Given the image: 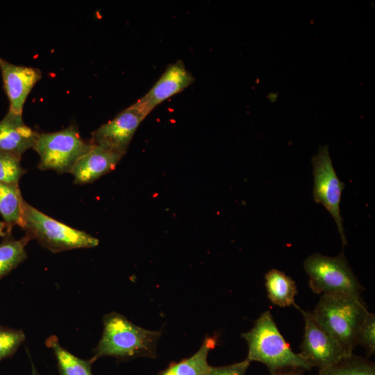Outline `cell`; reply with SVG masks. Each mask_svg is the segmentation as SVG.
I'll return each instance as SVG.
<instances>
[{
  "label": "cell",
  "instance_id": "obj_1",
  "mask_svg": "<svg viewBox=\"0 0 375 375\" xmlns=\"http://www.w3.org/2000/svg\"><path fill=\"white\" fill-rule=\"evenodd\" d=\"M103 323L101 338L90 358L93 362L103 356L122 360L156 357V347L161 335L160 331L138 326L116 312L106 315Z\"/></svg>",
  "mask_w": 375,
  "mask_h": 375
},
{
  "label": "cell",
  "instance_id": "obj_2",
  "mask_svg": "<svg viewBox=\"0 0 375 375\" xmlns=\"http://www.w3.org/2000/svg\"><path fill=\"white\" fill-rule=\"evenodd\" d=\"M368 312L360 296L335 294L322 295L312 315L349 356L358 345L359 330Z\"/></svg>",
  "mask_w": 375,
  "mask_h": 375
},
{
  "label": "cell",
  "instance_id": "obj_3",
  "mask_svg": "<svg viewBox=\"0 0 375 375\" xmlns=\"http://www.w3.org/2000/svg\"><path fill=\"white\" fill-rule=\"evenodd\" d=\"M241 336L248 345L247 360L263 363L270 374L285 369H310L312 367L294 353L278 331L269 310L265 311L253 328Z\"/></svg>",
  "mask_w": 375,
  "mask_h": 375
},
{
  "label": "cell",
  "instance_id": "obj_4",
  "mask_svg": "<svg viewBox=\"0 0 375 375\" xmlns=\"http://www.w3.org/2000/svg\"><path fill=\"white\" fill-rule=\"evenodd\" d=\"M19 226L26 231V237L36 239L52 252H60L79 248H92L99 240L88 233L62 224L40 212L23 201Z\"/></svg>",
  "mask_w": 375,
  "mask_h": 375
},
{
  "label": "cell",
  "instance_id": "obj_5",
  "mask_svg": "<svg viewBox=\"0 0 375 375\" xmlns=\"http://www.w3.org/2000/svg\"><path fill=\"white\" fill-rule=\"evenodd\" d=\"M309 285L315 294L360 296L363 288L342 252L335 257L314 253L303 262Z\"/></svg>",
  "mask_w": 375,
  "mask_h": 375
},
{
  "label": "cell",
  "instance_id": "obj_6",
  "mask_svg": "<svg viewBox=\"0 0 375 375\" xmlns=\"http://www.w3.org/2000/svg\"><path fill=\"white\" fill-rule=\"evenodd\" d=\"M76 126L53 133H39L33 147L39 156L40 170H54L59 174L70 172L78 160L91 148Z\"/></svg>",
  "mask_w": 375,
  "mask_h": 375
},
{
  "label": "cell",
  "instance_id": "obj_7",
  "mask_svg": "<svg viewBox=\"0 0 375 375\" xmlns=\"http://www.w3.org/2000/svg\"><path fill=\"white\" fill-rule=\"evenodd\" d=\"M314 176L313 199L321 203L335 222L343 246L347 244L340 215L341 194L344 184L341 182L333 168L328 146L319 147L317 153L312 158Z\"/></svg>",
  "mask_w": 375,
  "mask_h": 375
},
{
  "label": "cell",
  "instance_id": "obj_8",
  "mask_svg": "<svg viewBox=\"0 0 375 375\" xmlns=\"http://www.w3.org/2000/svg\"><path fill=\"white\" fill-rule=\"evenodd\" d=\"M295 306L302 313L305 322L299 354L312 367L322 369L348 356L338 342L317 323L312 312Z\"/></svg>",
  "mask_w": 375,
  "mask_h": 375
},
{
  "label": "cell",
  "instance_id": "obj_9",
  "mask_svg": "<svg viewBox=\"0 0 375 375\" xmlns=\"http://www.w3.org/2000/svg\"><path fill=\"white\" fill-rule=\"evenodd\" d=\"M147 116L133 103L92 132L90 142L124 156L137 128Z\"/></svg>",
  "mask_w": 375,
  "mask_h": 375
},
{
  "label": "cell",
  "instance_id": "obj_10",
  "mask_svg": "<svg viewBox=\"0 0 375 375\" xmlns=\"http://www.w3.org/2000/svg\"><path fill=\"white\" fill-rule=\"evenodd\" d=\"M3 90L8 99L10 111L22 115L26 98L42 78V72L35 67L16 65L0 58Z\"/></svg>",
  "mask_w": 375,
  "mask_h": 375
},
{
  "label": "cell",
  "instance_id": "obj_11",
  "mask_svg": "<svg viewBox=\"0 0 375 375\" xmlns=\"http://www.w3.org/2000/svg\"><path fill=\"white\" fill-rule=\"evenodd\" d=\"M194 81L193 75L181 60L167 66L150 90L135 104L148 115L158 104L182 92Z\"/></svg>",
  "mask_w": 375,
  "mask_h": 375
},
{
  "label": "cell",
  "instance_id": "obj_12",
  "mask_svg": "<svg viewBox=\"0 0 375 375\" xmlns=\"http://www.w3.org/2000/svg\"><path fill=\"white\" fill-rule=\"evenodd\" d=\"M123 156L115 151L92 144L71 171L74 183L82 185L94 182L113 170Z\"/></svg>",
  "mask_w": 375,
  "mask_h": 375
},
{
  "label": "cell",
  "instance_id": "obj_13",
  "mask_svg": "<svg viewBox=\"0 0 375 375\" xmlns=\"http://www.w3.org/2000/svg\"><path fill=\"white\" fill-rule=\"evenodd\" d=\"M39 133L26 125L22 115L10 110L0 121V150L18 156L33 149Z\"/></svg>",
  "mask_w": 375,
  "mask_h": 375
},
{
  "label": "cell",
  "instance_id": "obj_14",
  "mask_svg": "<svg viewBox=\"0 0 375 375\" xmlns=\"http://www.w3.org/2000/svg\"><path fill=\"white\" fill-rule=\"evenodd\" d=\"M216 335L207 336L199 349L192 356L179 362H172L157 375H208L212 367L208 362V355L217 344Z\"/></svg>",
  "mask_w": 375,
  "mask_h": 375
},
{
  "label": "cell",
  "instance_id": "obj_15",
  "mask_svg": "<svg viewBox=\"0 0 375 375\" xmlns=\"http://www.w3.org/2000/svg\"><path fill=\"white\" fill-rule=\"evenodd\" d=\"M265 278L267 297L273 304L280 307L296 305L297 285L290 276L280 270L272 269Z\"/></svg>",
  "mask_w": 375,
  "mask_h": 375
},
{
  "label": "cell",
  "instance_id": "obj_16",
  "mask_svg": "<svg viewBox=\"0 0 375 375\" xmlns=\"http://www.w3.org/2000/svg\"><path fill=\"white\" fill-rule=\"evenodd\" d=\"M46 344L52 349L56 356L60 375H92L93 362L83 360L71 353L63 348L55 335L47 338Z\"/></svg>",
  "mask_w": 375,
  "mask_h": 375
},
{
  "label": "cell",
  "instance_id": "obj_17",
  "mask_svg": "<svg viewBox=\"0 0 375 375\" xmlns=\"http://www.w3.org/2000/svg\"><path fill=\"white\" fill-rule=\"evenodd\" d=\"M24 200L19 184L0 182V214L10 231L20 225Z\"/></svg>",
  "mask_w": 375,
  "mask_h": 375
},
{
  "label": "cell",
  "instance_id": "obj_18",
  "mask_svg": "<svg viewBox=\"0 0 375 375\" xmlns=\"http://www.w3.org/2000/svg\"><path fill=\"white\" fill-rule=\"evenodd\" d=\"M318 375H375V365L366 358L352 353L319 369Z\"/></svg>",
  "mask_w": 375,
  "mask_h": 375
},
{
  "label": "cell",
  "instance_id": "obj_19",
  "mask_svg": "<svg viewBox=\"0 0 375 375\" xmlns=\"http://www.w3.org/2000/svg\"><path fill=\"white\" fill-rule=\"evenodd\" d=\"M0 244V278L8 274L26 258L25 246L30 240L26 236L14 240L10 234Z\"/></svg>",
  "mask_w": 375,
  "mask_h": 375
},
{
  "label": "cell",
  "instance_id": "obj_20",
  "mask_svg": "<svg viewBox=\"0 0 375 375\" xmlns=\"http://www.w3.org/2000/svg\"><path fill=\"white\" fill-rule=\"evenodd\" d=\"M20 156L0 150V182L19 184L25 173Z\"/></svg>",
  "mask_w": 375,
  "mask_h": 375
},
{
  "label": "cell",
  "instance_id": "obj_21",
  "mask_svg": "<svg viewBox=\"0 0 375 375\" xmlns=\"http://www.w3.org/2000/svg\"><path fill=\"white\" fill-rule=\"evenodd\" d=\"M24 340L25 335L22 331L1 326L0 361L12 355Z\"/></svg>",
  "mask_w": 375,
  "mask_h": 375
},
{
  "label": "cell",
  "instance_id": "obj_22",
  "mask_svg": "<svg viewBox=\"0 0 375 375\" xmlns=\"http://www.w3.org/2000/svg\"><path fill=\"white\" fill-rule=\"evenodd\" d=\"M375 315L368 312L359 330L358 344L365 350L367 357L375 351Z\"/></svg>",
  "mask_w": 375,
  "mask_h": 375
},
{
  "label": "cell",
  "instance_id": "obj_23",
  "mask_svg": "<svg viewBox=\"0 0 375 375\" xmlns=\"http://www.w3.org/2000/svg\"><path fill=\"white\" fill-rule=\"evenodd\" d=\"M250 365L247 359L232 365L212 367L208 375H245Z\"/></svg>",
  "mask_w": 375,
  "mask_h": 375
},
{
  "label": "cell",
  "instance_id": "obj_24",
  "mask_svg": "<svg viewBox=\"0 0 375 375\" xmlns=\"http://www.w3.org/2000/svg\"><path fill=\"white\" fill-rule=\"evenodd\" d=\"M10 233L6 224L4 222H0V236H6Z\"/></svg>",
  "mask_w": 375,
  "mask_h": 375
},
{
  "label": "cell",
  "instance_id": "obj_25",
  "mask_svg": "<svg viewBox=\"0 0 375 375\" xmlns=\"http://www.w3.org/2000/svg\"><path fill=\"white\" fill-rule=\"evenodd\" d=\"M270 375H300V374L292 371L291 372L280 371V372H277L274 374H272Z\"/></svg>",
  "mask_w": 375,
  "mask_h": 375
},
{
  "label": "cell",
  "instance_id": "obj_26",
  "mask_svg": "<svg viewBox=\"0 0 375 375\" xmlns=\"http://www.w3.org/2000/svg\"><path fill=\"white\" fill-rule=\"evenodd\" d=\"M278 96V94L276 92H270L267 95V98L271 102L274 103L277 100Z\"/></svg>",
  "mask_w": 375,
  "mask_h": 375
},
{
  "label": "cell",
  "instance_id": "obj_27",
  "mask_svg": "<svg viewBox=\"0 0 375 375\" xmlns=\"http://www.w3.org/2000/svg\"><path fill=\"white\" fill-rule=\"evenodd\" d=\"M31 375H40L31 360Z\"/></svg>",
  "mask_w": 375,
  "mask_h": 375
}]
</instances>
